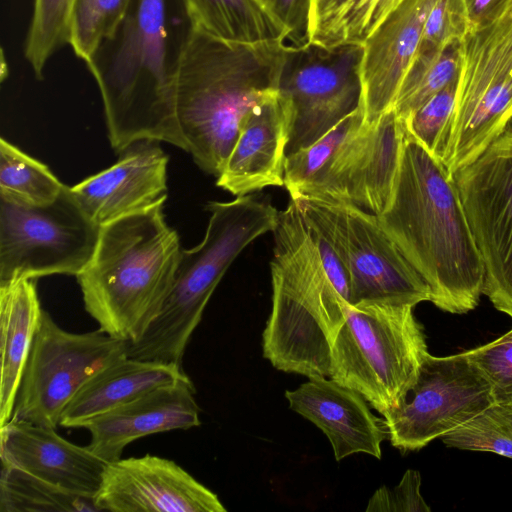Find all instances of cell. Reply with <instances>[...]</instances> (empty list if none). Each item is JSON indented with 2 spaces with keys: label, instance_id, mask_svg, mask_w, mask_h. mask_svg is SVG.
<instances>
[{
  "label": "cell",
  "instance_id": "1",
  "mask_svg": "<svg viewBox=\"0 0 512 512\" xmlns=\"http://www.w3.org/2000/svg\"><path fill=\"white\" fill-rule=\"evenodd\" d=\"M287 45L228 41L190 26L168 91L187 152L204 172L219 175L244 118L279 90Z\"/></svg>",
  "mask_w": 512,
  "mask_h": 512
},
{
  "label": "cell",
  "instance_id": "2",
  "mask_svg": "<svg viewBox=\"0 0 512 512\" xmlns=\"http://www.w3.org/2000/svg\"><path fill=\"white\" fill-rule=\"evenodd\" d=\"M378 217L436 307L463 314L478 305L485 270L454 176L406 134L390 201Z\"/></svg>",
  "mask_w": 512,
  "mask_h": 512
},
{
  "label": "cell",
  "instance_id": "3",
  "mask_svg": "<svg viewBox=\"0 0 512 512\" xmlns=\"http://www.w3.org/2000/svg\"><path fill=\"white\" fill-rule=\"evenodd\" d=\"M272 232V308L263 356L283 372L329 377L332 345L350 300L327 274L295 200L279 211Z\"/></svg>",
  "mask_w": 512,
  "mask_h": 512
},
{
  "label": "cell",
  "instance_id": "4",
  "mask_svg": "<svg viewBox=\"0 0 512 512\" xmlns=\"http://www.w3.org/2000/svg\"><path fill=\"white\" fill-rule=\"evenodd\" d=\"M163 205L101 225L94 253L76 276L86 312L126 343L142 336L174 283L182 249Z\"/></svg>",
  "mask_w": 512,
  "mask_h": 512
},
{
  "label": "cell",
  "instance_id": "5",
  "mask_svg": "<svg viewBox=\"0 0 512 512\" xmlns=\"http://www.w3.org/2000/svg\"><path fill=\"white\" fill-rule=\"evenodd\" d=\"M203 240L182 249L173 286L142 336L127 343V356L182 366L188 342L214 290L236 257L257 237L273 231L279 211L267 198L247 194L207 204Z\"/></svg>",
  "mask_w": 512,
  "mask_h": 512
},
{
  "label": "cell",
  "instance_id": "6",
  "mask_svg": "<svg viewBox=\"0 0 512 512\" xmlns=\"http://www.w3.org/2000/svg\"><path fill=\"white\" fill-rule=\"evenodd\" d=\"M405 129L392 109L366 122L360 106L307 148L286 156L291 199L347 203L380 215L396 181Z\"/></svg>",
  "mask_w": 512,
  "mask_h": 512
},
{
  "label": "cell",
  "instance_id": "7",
  "mask_svg": "<svg viewBox=\"0 0 512 512\" xmlns=\"http://www.w3.org/2000/svg\"><path fill=\"white\" fill-rule=\"evenodd\" d=\"M413 308L384 301L350 304L332 345L329 377L360 393L381 415L405 398L428 353Z\"/></svg>",
  "mask_w": 512,
  "mask_h": 512
},
{
  "label": "cell",
  "instance_id": "8",
  "mask_svg": "<svg viewBox=\"0 0 512 512\" xmlns=\"http://www.w3.org/2000/svg\"><path fill=\"white\" fill-rule=\"evenodd\" d=\"M293 200L305 221L332 244L344 262L351 305L384 301L415 307L430 301L426 282L385 231L377 214L347 203Z\"/></svg>",
  "mask_w": 512,
  "mask_h": 512
},
{
  "label": "cell",
  "instance_id": "9",
  "mask_svg": "<svg viewBox=\"0 0 512 512\" xmlns=\"http://www.w3.org/2000/svg\"><path fill=\"white\" fill-rule=\"evenodd\" d=\"M452 131L443 164L454 175L498 138L512 119V11L461 42Z\"/></svg>",
  "mask_w": 512,
  "mask_h": 512
},
{
  "label": "cell",
  "instance_id": "10",
  "mask_svg": "<svg viewBox=\"0 0 512 512\" xmlns=\"http://www.w3.org/2000/svg\"><path fill=\"white\" fill-rule=\"evenodd\" d=\"M99 231L68 186L45 205L0 197V284L77 276L94 253Z\"/></svg>",
  "mask_w": 512,
  "mask_h": 512
},
{
  "label": "cell",
  "instance_id": "11",
  "mask_svg": "<svg viewBox=\"0 0 512 512\" xmlns=\"http://www.w3.org/2000/svg\"><path fill=\"white\" fill-rule=\"evenodd\" d=\"M126 351L125 341L100 329L68 332L43 310L11 419L56 429L80 388Z\"/></svg>",
  "mask_w": 512,
  "mask_h": 512
},
{
  "label": "cell",
  "instance_id": "12",
  "mask_svg": "<svg viewBox=\"0 0 512 512\" xmlns=\"http://www.w3.org/2000/svg\"><path fill=\"white\" fill-rule=\"evenodd\" d=\"M363 45H287L279 92L290 106L286 156L309 147L361 102Z\"/></svg>",
  "mask_w": 512,
  "mask_h": 512
},
{
  "label": "cell",
  "instance_id": "13",
  "mask_svg": "<svg viewBox=\"0 0 512 512\" xmlns=\"http://www.w3.org/2000/svg\"><path fill=\"white\" fill-rule=\"evenodd\" d=\"M494 403L490 383L465 352L445 357L427 353L405 398L382 416L391 444L415 451Z\"/></svg>",
  "mask_w": 512,
  "mask_h": 512
},
{
  "label": "cell",
  "instance_id": "14",
  "mask_svg": "<svg viewBox=\"0 0 512 512\" xmlns=\"http://www.w3.org/2000/svg\"><path fill=\"white\" fill-rule=\"evenodd\" d=\"M453 176L484 265L483 294L512 318V124Z\"/></svg>",
  "mask_w": 512,
  "mask_h": 512
},
{
  "label": "cell",
  "instance_id": "15",
  "mask_svg": "<svg viewBox=\"0 0 512 512\" xmlns=\"http://www.w3.org/2000/svg\"><path fill=\"white\" fill-rule=\"evenodd\" d=\"M100 511L225 512L218 496L176 462L155 455L109 462L94 498Z\"/></svg>",
  "mask_w": 512,
  "mask_h": 512
},
{
  "label": "cell",
  "instance_id": "16",
  "mask_svg": "<svg viewBox=\"0 0 512 512\" xmlns=\"http://www.w3.org/2000/svg\"><path fill=\"white\" fill-rule=\"evenodd\" d=\"M168 161L158 141H136L112 166L70 188L87 214L101 226L164 203Z\"/></svg>",
  "mask_w": 512,
  "mask_h": 512
},
{
  "label": "cell",
  "instance_id": "17",
  "mask_svg": "<svg viewBox=\"0 0 512 512\" xmlns=\"http://www.w3.org/2000/svg\"><path fill=\"white\" fill-rule=\"evenodd\" d=\"M0 457L1 465L87 498L98 492L108 464L88 446L61 437L55 428L14 419L0 427Z\"/></svg>",
  "mask_w": 512,
  "mask_h": 512
},
{
  "label": "cell",
  "instance_id": "18",
  "mask_svg": "<svg viewBox=\"0 0 512 512\" xmlns=\"http://www.w3.org/2000/svg\"><path fill=\"white\" fill-rule=\"evenodd\" d=\"M435 0H404L363 44L360 108L366 122L393 105L421 44L424 23Z\"/></svg>",
  "mask_w": 512,
  "mask_h": 512
},
{
  "label": "cell",
  "instance_id": "19",
  "mask_svg": "<svg viewBox=\"0 0 512 512\" xmlns=\"http://www.w3.org/2000/svg\"><path fill=\"white\" fill-rule=\"evenodd\" d=\"M199 413L194 384L187 378L149 390L81 428L91 434L88 448L109 463L120 459L124 448L139 438L199 426Z\"/></svg>",
  "mask_w": 512,
  "mask_h": 512
},
{
  "label": "cell",
  "instance_id": "20",
  "mask_svg": "<svg viewBox=\"0 0 512 512\" xmlns=\"http://www.w3.org/2000/svg\"><path fill=\"white\" fill-rule=\"evenodd\" d=\"M290 106L279 90L244 118L233 148L217 176L218 187L235 196L284 186Z\"/></svg>",
  "mask_w": 512,
  "mask_h": 512
},
{
  "label": "cell",
  "instance_id": "21",
  "mask_svg": "<svg viewBox=\"0 0 512 512\" xmlns=\"http://www.w3.org/2000/svg\"><path fill=\"white\" fill-rule=\"evenodd\" d=\"M290 409L311 421L327 436L340 461L356 453L377 459L388 437L384 418L375 416L357 391L324 376L310 377L295 390H287Z\"/></svg>",
  "mask_w": 512,
  "mask_h": 512
},
{
  "label": "cell",
  "instance_id": "22",
  "mask_svg": "<svg viewBox=\"0 0 512 512\" xmlns=\"http://www.w3.org/2000/svg\"><path fill=\"white\" fill-rule=\"evenodd\" d=\"M187 378L178 364L126 355L97 372L80 388L62 413L59 426L81 428L86 421L149 390Z\"/></svg>",
  "mask_w": 512,
  "mask_h": 512
},
{
  "label": "cell",
  "instance_id": "23",
  "mask_svg": "<svg viewBox=\"0 0 512 512\" xmlns=\"http://www.w3.org/2000/svg\"><path fill=\"white\" fill-rule=\"evenodd\" d=\"M42 312L36 279L0 284V427L12 418Z\"/></svg>",
  "mask_w": 512,
  "mask_h": 512
},
{
  "label": "cell",
  "instance_id": "24",
  "mask_svg": "<svg viewBox=\"0 0 512 512\" xmlns=\"http://www.w3.org/2000/svg\"><path fill=\"white\" fill-rule=\"evenodd\" d=\"M190 26L228 41L287 40L288 29L263 0H181Z\"/></svg>",
  "mask_w": 512,
  "mask_h": 512
},
{
  "label": "cell",
  "instance_id": "25",
  "mask_svg": "<svg viewBox=\"0 0 512 512\" xmlns=\"http://www.w3.org/2000/svg\"><path fill=\"white\" fill-rule=\"evenodd\" d=\"M404 0H326L309 10L307 43L363 45Z\"/></svg>",
  "mask_w": 512,
  "mask_h": 512
},
{
  "label": "cell",
  "instance_id": "26",
  "mask_svg": "<svg viewBox=\"0 0 512 512\" xmlns=\"http://www.w3.org/2000/svg\"><path fill=\"white\" fill-rule=\"evenodd\" d=\"M99 512L93 498L62 490L13 466L1 465L0 512Z\"/></svg>",
  "mask_w": 512,
  "mask_h": 512
},
{
  "label": "cell",
  "instance_id": "27",
  "mask_svg": "<svg viewBox=\"0 0 512 512\" xmlns=\"http://www.w3.org/2000/svg\"><path fill=\"white\" fill-rule=\"evenodd\" d=\"M461 43L441 49L419 51L397 93L393 110L400 120L421 107L458 78Z\"/></svg>",
  "mask_w": 512,
  "mask_h": 512
},
{
  "label": "cell",
  "instance_id": "28",
  "mask_svg": "<svg viewBox=\"0 0 512 512\" xmlns=\"http://www.w3.org/2000/svg\"><path fill=\"white\" fill-rule=\"evenodd\" d=\"M65 186L48 166L0 139V197L45 205L54 201Z\"/></svg>",
  "mask_w": 512,
  "mask_h": 512
},
{
  "label": "cell",
  "instance_id": "29",
  "mask_svg": "<svg viewBox=\"0 0 512 512\" xmlns=\"http://www.w3.org/2000/svg\"><path fill=\"white\" fill-rule=\"evenodd\" d=\"M131 0H74L71 9L68 43L74 53L93 66L100 46L114 39L127 18ZM94 66L91 68V70Z\"/></svg>",
  "mask_w": 512,
  "mask_h": 512
},
{
  "label": "cell",
  "instance_id": "30",
  "mask_svg": "<svg viewBox=\"0 0 512 512\" xmlns=\"http://www.w3.org/2000/svg\"><path fill=\"white\" fill-rule=\"evenodd\" d=\"M457 86L458 78L402 120L406 136L442 163L452 131Z\"/></svg>",
  "mask_w": 512,
  "mask_h": 512
},
{
  "label": "cell",
  "instance_id": "31",
  "mask_svg": "<svg viewBox=\"0 0 512 512\" xmlns=\"http://www.w3.org/2000/svg\"><path fill=\"white\" fill-rule=\"evenodd\" d=\"M441 440L448 447L512 459V406L494 403Z\"/></svg>",
  "mask_w": 512,
  "mask_h": 512
},
{
  "label": "cell",
  "instance_id": "32",
  "mask_svg": "<svg viewBox=\"0 0 512 512\" xmlns=\"http://www.w3.org/2000/svg\"><path fill=\"white\" fill-rule=\"evenodd\" d=\"M74 0H35L25 57L38 78L52 54L68 43V30Z\"/></svg>",
  "mask_w": 512,
  "mask_h": 512
},
{
  "label": "cell",
  "instance_id": "33",
  "mask_svg": "<svg viewBox=\"0 0 512 512\" xmlns=\"http://www.w3.org/2000/svg\"><path fill=\"white\" fill-rule=\"evenodd\" d=\"M465 353L490 383L494 402L512 406V329Z\"/></svg>",
  "mask_w": 512,
  "mask_h": 512
},
{
  "label": "cell",
  "instance_id": "34",
  "mask_svg": "<svg viewBox=\"0 0 512 512\" xmlns=\"http://www.w3.org/2000/svg\"><path fill=\"white\" fill-rule=\"evenodd\" d=\"M468 32L464 0H435L424 23L419 51L461 43Z\"/></svg>",
  "mask_w": 512,
  "mask_h": 512
},
{
  "label": "cell",
  "instance_id": "35",
  "mask_svg": "<svg viewBox=\"0 0 512 512\" xmlns=\"http://www.w3.org/2000/svg\"><path fill=\"white\" fill-rule=\"evenodd\" d=\"M421 475L416 470H407L394 488L381 487L368 502L366 511L383 512H430L420 493Z\"/></svg>",
  "mask_w": 512,
  "mask_h": 512
},
{
  "label": "cell",
  "instance_id": "36",
  "mask_svg": "<svg viewBox=\"0 0 512 512\" xmlns=\"http://www.w3.org/2000/svg\"><path fill=\"white\" fill-rule=\"evenodd\" d=\"M268 9L288 29L293 46L307 43L310 0H264Z\"/></svg>",
  "mask_w": 512,
  "mask_h": 512
},
{
  "label": "cell",
  "instance_id": "37",
  "mask_svg": "<svg viewBox=\"0 0 512 512\" xmlns=\"http://www.w3.org/2000/svg\"><path fill=\"white\" fill-rule=\"evenodd\" d=\"M464 2L468 16L469 32L493 24L508 13L512 7V0H464Z\"/></svg>",
  "mask_w": 512,
  "mask_h": 512
},
{
  "label": "cell",
  "instance_id": "38",
  "mask_svg": "<svg viewBox=\"0 0 512 512\" xmlns=\"http://www.w3.org/2000/svg\"><path fill=\"white\" fill-rule=\"evenodd\" d=\"M326 0H310V7L313 6V5H317L319 3H322Z\"/></svg>",
  "mask_w": 512,
  "mask_h": 512
},
{
  "label": "cell",
  "instance_id": "39",
  "mask_svg": "<svg viewBox=\"0 0 512 512\" xmlns=\"http://www.w3.org/2000/svg\"><path fill=\"white\" fill-rule=\"evenodd\" d=\"M509 11H512V7H511V9Z\"/></svg>",
  "mask_w": 512,
  "mask_h": 512
},
{
  "label": "cell",
  "instance_id": "40",
  "mask_svg": "<svg viewBox=\"0 0 512 512\" xmlns=\"http://www.w3.org/2000/svg\"><path fill=\"white\" fill-rule=\"evenodd\" d=\"M264 1V0H263Z\"/></svg>",
  "mask_w": 512,
  "mask_h": 512
}]
</instances>
